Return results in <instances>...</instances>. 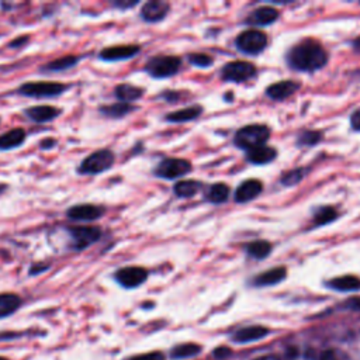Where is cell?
<instances>
[{
    "mask_svg": "<svg viewBox=\"0 0 360 360\" xmlns=\"http://www.w3.org/2000/svg\"><path fill=\"white\" fill-rule=\"evenodd\" d=\"M246 253L250 256V258L256 259V261H262L272 253L273 250V245L268 241H253L250 243L246 245L245 248Z\"/></svg>",
    "mask_w": 360,
    "mask_h": 360,
    "instance_id": "27",
    "label": "cell"
},
{
    "mask_svg": "<svg viewBox=\"0 0 360 360\" xmlns=\"http://www.w3.org/2000/svg\"><path fill=\"white\" fill-rule=\"evenodd\" d=\"M328 62V53L316 40H304L294 45L287 54V64L294 71L316 72Z\"/></svg>",
    "mask_w": 360,
    "mask_h": 360,
    "instance_id": "1",
    "label": "cell"
},
{
    "mask_svg": "<svg viewBox=\"0 0 360 360\" xmlns=\"http://www.w3.org/2000/svg\"><path fill=\"white\" fill-rule=\"evenodd\" d=\"M271 138V128L265 124H250L241 128L234 138L235 145L239 149L250 151L253 148H258L266 144Z\"/></svg>",
    "mask_w": 360,
    "mask_h": 360,
    "instance_id": "5",
    "label": "cell"
},
{
    "mask_svg": "<svg viewBox=\"0 0 360 360\" xmlns=\"http://www.w3.org/2000/svg\"><path fill=\"white\" fill-rule=\"evenodd\" d=\"M350 126L354 131H360V109L354 110L350 116Z\"/></svg>",
    "mask_w": 360,
    "mask_h": 360,
    "instance_id": "42",
    "label": "cell"
},
{
    "mask_svg": "<svg viewBox=\"0 0 360 360\" xmlns=\"http://www.w3.org/2000/svg\"><path fill=\"white\" fill-rule=\"evenodd\" d=\"M353 48L357 51V53H360V37L354 40V42H353Z\"/></svg>",
    "mask_w": 360,
    "mask_h": 360,
    "instance_id": "45",
    "label": "cell"
},
{
    "mask_svg": "<svg viewBox=\"0 0 360 360\" xmlns=\"http://www.w3.org/2000/svg\"><path fill=\"white\" fill-rule=\"evenodd\" d=\"M256 360H279V359H276L275 356H265V357H259V359H256Z\"/></svg>",
    "mask_w": 360,
    "mask_h": 360,
    "instance_id": "46",
    "label": "cell"
},
{
    "mask_svg": "<svg viewBox=\"0 0 360 360\" xmlns=\"http://www.w3.org/2000/svg\"><path fill=\"white\" fill-rule=\"evenodd\" d=\"M323 139L321 131H304L297 138L298 146H314Z\"/></svg>",
    "mask_w": 360,
    "mask_h": 360,
    "instance_id": "33",
    "label": "cell"
},
{
    "mask_svg": "<svg viewBox=\"0 0 360 360\" xmlns=\"http://www.w3.org/2000/svg\"><path fill=\"white\" fill-rule=\"evenodd\" d=\"M135 110H137L135 106L126 105V103H121V101L110 103V105H101L97 109V112L101 117H106V119H110V120L124 119V117L130 116L131 113H134Z\"/></svg>",
    "mask_w": 360,
    "mask_h": 360,
    "instance_id": "18",
    "label": "cell"
},
{
    "mask_svg": "<svg viewBox=\"0 0 360 360\" xmlns=\"http://www.w3.org/2000/svg\"><path fill=\"white\" fill-rule=\"evenodd\" d=\"M318 360H338V357H336V354H335L334 352L327 350V352H324V353L318 357Z\"/></svg>",
    "mask_w": 360,
    "mask_h": 360,
    "instance_id": "44",
    "label": "cell"
},
{
    "mask_svg": "<svg viewBox=\"0 0 360 360\" xmlns=\"http://www.w3.org/2000/svg\"><path fill=\"white\" fill-rule=\"evenodd\" d=\"M116 164V153L110 148L97 149L86 155L76 168L79 176H98L109 172Z\"/></svg>",
    "mask_w": 360,
    "mask_h": 360,
    "instance_id": "3",
    "label": "cell"
},
{
    "mask_svg": "<svg viewBox=\"0 0 360 360\" xmlns=\"http://www.w3.org/2000/svg\"><path fill=\"white\" fill-rule=\"evenodd\" d=\"M169 10H171V5L168 2H164V0H151V2L142 5L139 17L145 23L155 24L165 20L166 16L169 15Z\"/></svg>",
    "mask_w": 360,
    "mask_h": 360,
    "instance_id": "14",
    "label": "cell"
},
{
    "mask_svg": "<svg viewBox=\"0 0 360 360\" xmlns=\"http://www.w3.org/2000/svg\"><path fill=\"white\" fill-rule=\"evenodd\" d=\"M256 76V68L255 65L245 62V61H234L221 69V78L225 82H234V83H242L253 79Z\"/></svg>",
    "mask_w": 360,
    "mask_h": 360,
    "instance_id": "12",
    "label": "cell"
},
{
    "mask_svg": "<svg viewBox=\"0 0 360 360\" xmlns=\"http://www.w3.org/2000/svg\"><path fill=\"white\" fill-rule=\"evenodd\" d=\"M264 190V183L258 179H248L235 190V201L245 204L258 197Z\"/></svg>",
    "mask_w": 360,
    "mask_h": 360,
    "instance_id": "17",
    "label": "cell"
},
{
    "mask_svg": "<svg viewBox=\"0 0 360 360\" xmlns=\"http://www.w3.org/2000/svg\"><path fill=\"white\" fill-rule=\"evenodd\" d=\"M203 113V108L201 106H191V108H186L178 112H173L171 114L166 116V121L169 123H175V124H180V123H187V121H193L196 119H198Z\"/></svg>",
    "mask_w": 360,
    "mask_h": 360,
    "instance_id": "28",
    "label": "cell"
},
{
    "mask_svg": "<svg viewBox=\"0 0 360 360\" xmlns=\"http://www.w3.org/2000/svg\"><path fill=\"white\" fill-rule=\"evenodd\" d=\"M287 276V269L280 266V268H273L269 269L268 272L261 273L259 276H256L253 279V284L258 287H266V286H275L282 283Z\"/></svg>",
    "mask_w": 360,
    "mask_h": 360,
    "instance_id": "24",
    "label": "cell"
},
{
    "mask_svg": "<svg viewBox=\"0 0 360 360\" xmlns=\"http://www.w3.org/2000/svg\"><path fill=\"white\" fill-rule=\"evenodd\" d=\"M108 207L101 204H93V203H79L74 204L67 209L65 217L78 224H92L106 216Z\"/></svg>",
    "mask_w": 360,
    "mask_h": 360,
    "instance_id": "6",
    "label": "cell"
},
{
    "mask_svg": "<svg viewBox=\"0 0 360 360\" xmlns=\"http://www.w3.org/2000/svg\"><path fill=\"white\" fill-rule=\"evenodd\" d=\"M276 157H277V151L275 148L266 146V145L246 151V161L253 164V165L271 164L276 160Z\"/></svg>",
    "mask_w": 360,
    "mask_h": 360,
    "instance_id": "21",
    "label": "cell"
},
{
    "mask_svg": "<svg viewBox=\"0 0 360 360\" xmlns=\"http://www.w3.org/2000/svg\"><path fill=\"white\" fill-rule=\"evenodd\" d=\"M189 62L197 68H201V69H205V68H210L213 64H214V60L213 57L207 55V54H190L187 57Z\"/></svg>",
    "mask_w": 360,
    "mask_h": 360,
    "instance_id": "35",
    "label": "cell"
},
{
    "mask_svg": "<svg viewBox=\"0 0 360 360\" xmlns=\"http://www.w3.org/2000/svg\"><path fill=\"white\" fill-rule=\"evenodd\" d=\"M141 53V46L135 44L127 45H110L98 51L97 58L103 62H121L137 57Z\"/></svg>",
    "mask_w": 360,
    "mask_h": 360,
    "instance_id": "10",
    "label": "cell"
},
{
    "mask_svg": "<svg viewBox=\"0 0 360 360\" xmlns=\"http://www.w3.org/2000/svg\"><path fill=\"white\" fill-rule=\"evenodd\" d=\"M71 89V85L62 82H48V80H38V82H24L22 83L15 93L17 96L28 97V98H57L65 94Z\"/></svg>",
    "mask_w": 360,
    "mask_h": 360,
    "instance_id": "4",
    "label": "cell"
},
{
    "mask_svg": "<svg viewBox=\"0 0 360 360\" xmlns=\"http://www.w3.org/2000/svg\"><path fill=\"white\" fill-rule=\"evenodd\" d=\"M300 86L301 85L295 80H282L269 86L266 89V96L275 101H282L287 97H291L300 89Z\"/></svg>",
    "mask_w": 360,
    "mask_h": 360,
    "instance_id": "19",
    "label": "cell"
},
{
    "mask_svg": "<svg viewBox=\"0 0 360 360\" xmlns=\"http://www.w3.org/2000/svg\"><path fill=\"white\" fill-rule=\"evenodd\" d=\"M269 329L261 325H253V327H246L239 329L235 335H234V342L237 343H249V342H256L261 341L265 336H268Z\"/></svg>",
    "mask_w": 360,
    "mask_h": 360,
    "instance_id": "23",
    "label": "cell"
},
{
    "mask_svg": "<svg viewBox=\"0 0 360 360\" xmlns=\"http://www.w3.org/2000/svg\"><path fill=\"white\" fill-rule=\"evenodd\" d=\"M161 97H162L165 101H168V103H176V101L179 100V97H180V93H179V92L166 90V92H164V93L161 94Z\"/></svg>",
    "mask_w": 360,
    "mask_h": 360,
    "instance_id": "41",
    "label": "cell"
},
{
    "mask_svg": "<svg viewBox=\"0 0 360 360\" xmlns=\"http://www.w3.org/2000/svg\"><path fill=\"white\" fill-rule=\"evenodd\" d=\"M205 197H207V200L213 204L225 203L230 197V187L224 183H216L209 189Z\"/></svg>",
    "mask_w": 360,
    "mask_h": 360,
    "instance_id": "30",
    "label": "cell"
},
{
    "mask_svg": "<svg viewBox=\"0 0 360 360\" xmlns=\"http://www.w3.org/2000/svg\"><path fill=\"white\" fill-rule=\"evenodd\" d=\"M307 175V171L305 169H302V168H300V169H293V171H290V172H287V173H284L283 176H282V179H280V183L283 185V186H295L297 183H300L302 179H304V176Z\"/></svg>",
    "mask_w": 360,
    "mask_h": 360,
    "instance_id": "34",
    "label": "cell"
},
{
    "mask_svg": "<svg viewBox=\"0 0 360 360\" xmlns=\"http://www.w3.org/2000/svg\"><path fill=\"white\" fill-rule=\"evenodd\" d=\"M235 45L243 54L258 55L268 46V35L258 30H248L237 37Z\"/></svg>",
    "mask_w": 360,
    "mask_h": 360,
    "instance_id": "8",
    "label": "cell"
},
{
    "mask_svg": "<svg viewBox=\"0 0 360 360\" xmlns=\"http://www.w3.org/2000/svg\"><path fill=\"white\" fill-rule=\"evenodd\" d=\"M64 113L62 109L49 106V105H40V106H31L23 110V116L34 123V124H48L55 121L58 117H61Z\"/></svg>",
    "mask_w": 360,
    "mask_h": 360,
    "instance_id": "13",
    "label": "cell"
},
{
    "mask_svg": "<svg viewBox=\"0 0 360 360\" xmlns=\"http://www.w3.org/2000/svg\"><path fill=\"white\" fill-rule=\"evenodd\" d=\"M83 58H85V57L74 55V54L62 55V57H60V58L51 60L49 62H45V64L40 65L38 72L42 74V75H49V74H62V72H67V71L74 69L76 65L80 64V61H82Z\"/></svg>",
    "mask_w": 360,
    "mask_h": 360,
    "instance_id": "15",
    "label": "cell"
},
{
    "mask_svg": "<svg viewBox=\"0 0 360 360\" xmlns=\"http://www.w3.org/2000/svg\"><path fill=\"white\" fill-rule=\"evenodd\" d=\"M327 286L332 290L341 291V293H349V291H359L360 290V279L357 276H341L336 279H332L327 283Z\"/></svg>",
    "mask_w": 360,
    "mask_h": 360,
    "instance_id": "26",
    "label": "cell"
},
{
    "mask_svg": "<svg viewBox=\"0 0 360 360\" xmlns=\"http://www.w3.org/2000/svg\"><path fill=\"white\" fill-rule=\"evenodd\" d=\"M145 94V89L131 85V83H120L114 87V97L121 101L126 103V105H132V103L138 101L139 98H142Z\"/></svg>",
    "mask_w": 360,
    "mask_h": 360,
    "instance_id": "20",
    "label": "cell"
},
{
    "mask_svg": "<svg viewBox=\"0 0 360 360\" xmlns=\"http://www.w3.org/2000/svg\"><path fill=\"white\" fill-rule=\"evenodd\" d=\"M113 279L123 289L132 290L146 282L148 271L141 266H124L113 273Z\"/></svg>",
    "mask_w": 360,
    "mask_h": 360,
    "instance_id": "11",
    "label": "cell"
},
{
    "mask_svg": "<svg viewBox=\"0 0 360 360\" xmlns=\"http://www.w3.org/2000/svg\"><path fill=\"white\" fill-rule=\"evenodd\" d=\"M339 217V213L336 212V209L334 207H329V205H327V207H321L320 210H317V213L314 214V227H324L327 224H331L334 223L336 218Z\"/></svg>",
    "mask_w": 360,
    "mask_h": 360,
    "instance_id": "31",
    "label": "cell"
},
{
    "mask_svg": "<svg viewBox=\"0 0 360 360\" xmlns=\"http://www.w3.org/2000/svg\"><path fill=\"white\" fill-rule=\"evenodd\" d=\"M51 268H53V264H51V262H45V261L33 262V264L28 266V276H30V277L40 276V275L48 272Z\"/></svg>",
    "mask_w": 360,
    "mask_h": 360,
    "instance_id": "36",
    "label": "cell"
},
{
    "mask_svg": "<svg viewBox=\"0 0 360 360\" xmlns=\"http://www.w3.org/2000/svg\"><path fill=\"white\" fill-rule=\"evenodd\" d=\"M0 124H2V119H0Z\"/></svg>",
    "mask_w": 360,
    "mask_h": 360,
    "instance_id": "48",
    "label": "cell"
},
{
    "mask_svg": "<svg viewBox=\"0 0 360 360\" xmlns=\"http://www.w3.org/2000/svg\"><path fill=\"white\" fill-rule=\"evenodd\" d=\"M200 352H201V346H198L196 343H183V345L176 346L172 350V357L173 359H189V357L198 354Z\"/></svg>",
    "mask_w": 360,
    "mask_h": 360,
    "instance_id": "32",
    "label": "cell"
},
{
    "mask_svg": "<svg viewBox=\"0 0 360 360\" xmlns=\"http://www.w3.org/2000/svg\"><path fill=\"white\" fill-rule=\"evenodd\" d=\"M127 360H165V356L161 352H152V353L138 354V356L130 357Z\"/></svg>",
    "mask_w": 360,
    "mask_h": 360,
    "instance_id": "39",
    "label": "cell"
},
{
    "mask_svg": "<svg viewBox=\"0 0 360 360\" xmlns=\"http://www.w3.org/2000/svg\"><path fill=\"white\" fill-rule=\"evenodd\" d=\"M38 146H40V149H42V151H51V149H54V148L57 146V139H55V138H51V137H46V138H44V139L40 141Z\"/></svg>",
    "mask_w": 360,
    "mask_h": 360,
    "instance_id": "40",
    "label": "cell"
},
{
    "mask_svg": "<svg viewBox=\"0 0 360 360\" xmlns=\"http://www.w3.org/2000/svg\"><path fill=\"white\" fill-rule=\"evenodd\" d=\"M64 248L68 252L80 253L96 245L103 238V230L97 225H62Z\"/></svg>",
    "mask_w": 360,
    "mask_h": 360,
    "instance_id": "2",
    "label": "cell"
},
{
    "mask_svg": "<svg viewBox=\"0 0 360 360\" xmlns=\"http://www.w3.org/2000/svg\"><path fill=\"white\" fill-rule=\"evenodd\" d=\"M203 187V183L197 180H180L173 186V193L179 198H191Z\"/></svg>",
    "mask_w": 360,
    "mask_h": 360,
    "instance_id": "29",
    "label": "cell"
},
{
    "mask_svg": "<svg viewBox=\"0 0 360 360\" xmlns=\"http://www.w3.org/2000/svg\"><path fill=\"white\" fill-rule=\"evenodd\" d=\"M0 360H8V359H5V357H0Z\"/></svg>",
    "mask_w": 360,
    "mask_h": 360,
    "instance_id": "47",
    "label": "cell"
},
{
    "mask_svg": "<svg viewBox=\"0 0 360 360\" xmlns=\"http://www.w3.org/2000/svg\"><path fill=\"white\" fill-rule=\"evenodd\" d=\"M191 172V164L182 158H166L153 169V175L165 180H176Z\"/></svg>",
    "mask_w": 360,
    "mask_h": 360,
    "instance_id": "9",
    "label": "cell"
},
{
    "mask_svg": "<svg viewBox=\"0 0 360 360\" xmlns=\"http://www.w3.org/2000/svg\"><path fill=\"white\" fill-rule=\"evenodd\" d=\"M27 131L22 127L12 128L0 135V152H8L13 149H19L27 141Z\"/></svg>",
    "mask_w": 360,
    "mask_h": 360,
    "instance_id": "16",
    "label": "cell"
},
{
    "mask_svg": "<svg viewBox=\"0 0 360 360\" xmlns=\"http://www.w3.org/2000/svg\"><path fill=\"white\" fill-rule=\"evenodd\" d=\"M279 12L273 8H259L248 17L246 23L255 26H271L279 19Z\"/></svg>",
    "mask_w": 360,
    "mask_h": 360,
    "instance_id": "25",
    "label": "cell"
},
{
    "mask_svg": "<svg viewBox=\"0 0 360 360\" xmlns=\"http://www.w3.org/2000/svg\"><path fill=\"white\" fill-rule=\"evenodd\" d=\"M23 305V298L16 293H0V320L13 316Z\"/></svg>",
    "mask_w": 360,
    "mask_h": 360,
    "instance_id": "22",
    "label": "cell"
},
{
    "mask_svg": "<svg viewBox=\"0 0 360 360\" xmlns=\"http://www.w3.org/2000/svg\"><path fill=\"white\" fill-rule=\"evenodd\" d=\"M182 67V60L173 55H157L146 61L144 71L153 79H168L175 76Z\"/></svg>",
    "mask_w": 360,
    "mask_h": 360,
    "instance_id": "7",
    "label": "cell"
},
{
    "mask_svg": "<svg viewBox=\"0 0 360 360\" xmlns=\"http://www.w3.org/2000/svg\"><path fill=\"white\" fill-rule=\"evenodd\" d=\"M346 308H349V310H354V311H360V297H356V298H350L346 305Z\"/></svg>",
    "mask_w": 360,
    "mask_h": 360,
    "instance_id": "43",
    "label": "cell"
},
{
    "mask_svg": "<svg viewBox=\"0 0 360 360\" xmlns=\"http://www.w3.org/2000/svg\"><path fill=\"white\" fill-rule=\"evenodd\" d=\"M30 41H31V35L23 34V35L16 37L15 40H12V41L8 44V46H9L10 49H22V48L27 46V45L30 44Z\"/></svg>",
    "mask_w": 360,
    "mask_h": 360,
    "instance_id": "38",
    "label": "cell"
},
{
    "mask_svg": "<svg viewBox=\"0 0 360 360\" xmlns=\"http://www.w3.org/2000/svg\"><path fill=\"white\" fill-rule=\"evenodd\" d=\"M138 5H139L138 0H113L112 2V6L120 12H127Z\"/></svg>",
    "mask_w": 360,
    "mask_h": 360,
    "instance_id": "37",
    "label": "cell"
}]
</instances>
